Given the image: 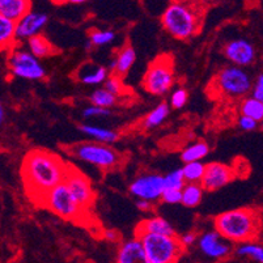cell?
<instances>
[{
	"instance_id": "f1b7e54d",
	"label": "cell",
	"mask_w": 263,
	"mask_h": 263,
	"mask_svg": "<svg viewBox=\"0 0 263 263\" xmlns=\"http://www.w3.org/2000/svg\"><path fill=\"white\" fill-rule=\"evenodd\" d=\"M182 171L185 174L186 182H202L205 172V164H203L202 161L185 162Z\"/></svg>"
},
{
	"instance_id": "6da1fadb",
	"label": "cell",
	"mask_w": 263,
	"mask_h": 263,
	"mask_svg": "<svg viewBox=\"0 0 263 263\" xmlns=\"http://www.w3.org/2000/svg\"><path fill=\"white\" fill-rule=\"evenodd\" d=\"M71 165L61 155L46 149H32L21 162V178L33 202L41 204L51 189L64 182Z\"/></svg>"
},
{
	"instance_id": "2e32d148",
	"label": "cell",
	"mask_w": 263,
	"mask_h": 263,
	"mask_svg": "<svg viewBox=\"0 0 263 263\" xmlns=\"http://www.w3.org/2000/svg\"><path fill=\"white\" fill-rule=\"evenodd\" d=\"M116 263H151L144 250L142 240L134 236V238L122 241L117 250Z\"/></svg>"
},
{
	"instance_id": "9c48e42d",
	"label": "cell",
	"mask_w": 263,
	"mask_h": 263,
	"mask_svg": "<svg viewBox=\"0 0 263 263\" xmlns=\"http://www.w3.org/2000/svg\"><path fill=\"white\" fill-rule=\"evenodd\" d=\"M7 67L13 78L24 79V80H42L46 76V70L40 59L28 49L24 50L17 46L8 51Z\"/></svg>"
},
{
	"instance_id": "52a82bcc",
	"label": "cell",
	"mask_w": 263,
	"mask_h": 263,
	"mask_svg": "<svg viewBox=\"0 0 263 263\" xmlns=\"http://www.w3.org/2000/svg\"><path fill=\"white\" fill-rule=\"evenodd\" d=\"M40 205H45L46 209L66 220H81L87 210L76 200L73 194L66 182L59 183L49 191L44 197Z\"/></svg>"
},
{
	"instance_id": "e575fe53",
	"label": "cell",
	"mask_w": 263,
	"mask_h": 263,
	"mask_svg": "<svg viewBox=\"0 0 263 263\" xmlns=\"http://www.w3.org/2000/svg\"><path fill=\"white\" fill-rule=\"evenodd\" d=\"M161 202L165 204H179L182 202V190L181 189H165L162 193Z\"/></svg>"
},
{
	"instance_id": "f35d334b",
	"label": "cell",
	"mask_w": 263,
	"mask_h": 263,
	"mask_svg": "<svg viewBox=\"0 0 263 263\" xmlns=\"http://www.w3.org/2000/svg\"><path fill=\"white\" fill-rule=\"evenodd\" d=\"M179 240H181V242H182V245L185 246V248H189V246H193L194 243L197 242L198 234L195 233V232H187V233L182 234V236L179 237Z\"/></svg>"
},
{
	"instance_id": "7402d4cb",
	"label": "cell",
	"mask_w": 263,
	"mask_h": 263,
	"mask_svg": "<svg viewBox=\"0 0 263 263\" xmlns=\"http://www.w3.org/2000/svg\"><path fill=\"white\" fill-rule=\"evenodd\" d=\"M26 46H28V50L38 59L49 58L57 52V49L52 46L51 42L42 33L26 41Z\"/></svg>"
},
{
	"instance_id": "d6a6232c",
	"label": "cell",
	"mask_w": 263,
	"mask_h": 263,
	"mask_svg": "<svg viewBox=\"0 0 263 263\" xmlns=\"http://www.w3.org/2000/svg\"><path fill=\"white\" fill-rule=\"evenodd\" d=\"M189 100V93L185 88H177L172 92L171 99H169V105L173 109H182Z\"/></svg>"
},
{
	"instance_id": "c3c4849f",
	"label": "cell",
	"mask_w": 263,
	"mask_h": 263,
	"mask_svg": "<svg viewBox=\"0 0 263 263\" xmlns=\"http://www.w3.org/2000/svg\"><path fill=\"white\" fill-rule=\"evenodd\" d=\"M260 101H262V102H263V99H262V100H260Z\"/></svg>"
},
{
	"instance_id": "bcb514c9",
	"label": "cell",
	"mask_w": 263,
	"mask_h": 263,
	"mask_svg": "<svg viewBox=\"0 0 263 263\" xmlns=\"http://www.w3.org/2000/svg\"><path fill=\"white\" fill-rule=\"evenodd\" d=\"M79 263H96L93 260H83V262H79Z\"/></svg>"
},
{
	"instance_id": "4316f807",
	"label": "cell",
	"mask_w": 263,
	"mask_h": 263,
	"mask_svg": "<svg viewBox=\"0 0 263 263\" xmlns=\"http://www.w3.org/2000/svg\"><path fill=\"white\" fill-rule=\"evenodd\" d=\"M210 154L209 143L198 140V142L189 144L187 147L183 148L181 152V159L183 162H193V161H202L207 155Z\"/></svg>"
},
{
	"instance_id": "b9f144b4",
	"label": "cell",
	"mask_w": 263,
	"mask_h": 263,
	"mask_svg": "<svg viewBox=\"0 0 263 263\" xmlns=\"http://www.w3.org/2000/svg\"><path fill=\"white\" fill-rule=\"evenodd\" d=\"M190 2H193V3L198 4V6L204 8L205 6H212V4L219 3V2H221V0H190Z\"/></svg>"
},
{
	"instance_id": "8d00e7d4",
	"label": "cell",
	"mask_w": 263,
	"mask_h": 263,
	"mask_svg": "<svg viewBox=\"0 0 263 263\" xmlns=\"http://www.w3.org/2000/svg\"><path fill=\"white\" fill-rule=\"evenodd\" d=\"M237 124H238V127H240L242 131L250 133V131L257 130L259 122L255 121V119H253V118H250V117H246V116H242V114H241L237 119Z\"/></svg>"
},
{
	"instance_id": "484cf974",
	"label": "cell",
	"mask_w": 263,
	"mask_h": 263,
	"mask_svg": "<svg viewBox=\"0 0 263 263\" xmlns=\"http://www.w3.org/2000/svg\"><path fill=\"white\" fill-rule=\"evenodd\" d=\"M238 111L242 116L250 117V118L260 122L263 119V102L255 99L254 96H246L241 100Z\"/></svg>"
},
{
	"instance_id": "603a6c76",
	"label": "cell",
	"mask_w": 263,
	"mask_h": 263,
	"mask_svg": "<svg viewBox=\"0 0 263 263\" xmlns=\"http://www.w3.org/2000/svg\"><path fill=\"white\" fill-rule=\"evenodd\" d=\"M16 40V21L0 16V45L2 50H11L17 46Z\"/></svg>"
},
{
	"instance_id": "9a60e30c",
	"label": "cell",
	"mask_w": 263,
	"mask_h": 263,
	"mask_svg": "<svg viewBox=\"0 0 263 263\" xmlns=\"http://www.w3.org/2000/svg\"><path fill=\"white\" fill-rule=\"evenodd\" d=\"M47 23H49L47 13L29 11L20 20L16 21V40L17 42H26L34 35L41 34Z\"/></svg>"
},
{
	"instance_id": "f6af8a7d",
	"label": "cell",
	"mask_w": 263,
	"mask_h": 263,
	"mask_svg": "<svg viewBox=\"0 0 263 263\" xmlns=\"http://www.w3.org/2000/svg\"><path fill=\"white\" fill-rule=\"evenodd\" d=\"M85 2H88V0H73V4H83Z\"/></svg>"
},
{
	"instance_id": "7a4b0ae2",
	"label": "cell",
	"mask_w": 263,
	"mask_h": 263,
	"mask_svg": "<svg viewBox=\"0 0 263 263\" xmlns=\"http://www.w3.org/2000/svg\"><path fill=\"white\" fill-rule=\"evenodd\" d=\"M203 21V7L190 0H173L161 15V25L166 33L178 41L197 35Z\"/></svg>"
},
{
	"instance_id": "60d3db41",
	"label": "cell",
	"mask_w": 263,
	"mask_h": 263,
	"mask_svg": "<svg viewBox=\"0 0 263 263\" xmlns=\"http://www.w3.org/2000/svg\"><path fill=\"white\" fill-rule=\"evenodd\" d=\"M104 238L110 241V242H116L119 238V234L116 231H113V229H107V231L104 232Z\"/></svg>"
},
{
	"instance_id": "1f68e13d",
	"label": "cell",
	"mask_w": 263,
	"mask_h": 263,
	"mask_svg": "<svg viewBox=\"0 0 263 263\" xmlns=\"http://www.w3.org/2000/svg\"><path fill=\"white\" fill-rule=\"evenodd\" d=\"M164 182H165V189H181L182 190L183 186L186 185V178L185 174H183L182 168L173 169L169 173H166L164 176Z\"/></svg>"
},
{
	"instance_id": "7c38bea8",
	"label": "cell",
	"mask_w": 263,
	"mask_h": 263,
	"mask_svg": "<svg viewBox=\"0 0 263 263\" xmlns=\"http://www.w3.org/2000/svg\"><path fill=\"white\" fill-rule=\"evenodd\" d=\"M237 177V173L231 165L223 162L212 161L205 165L204 176L202 179V186L207 191H216L232 182Z\"/></svg>"
},
{
	"instance_id": "4dcf8cb0",
	"label": "cell",
	"mask_w": 263,
	"mask_h": 263,
	"mask_svg": "<svg viewBox=\"0 0 263 263\" xmlns=\"http://www.w3.org/2000/svg\"><path fill=\"white\" fill-rule=\"evenodd\" d=\"M88 40L93 46H105L116 40V32L109 29H93L89 32Z\"/></svg>"
},
{
	"instance_id": "8fae6325",
	"label": "cell",
	"mask_w": 263,
	"mask_h": 263,
	"mask_svg": "<svg viewBox=\"0 0 263 263\" xmlns=\"http://www.w3.org/2000/svg\"><path fill=\"white\" fill-rule=\"evenodd\" d=\"M223 54L229 63L243 68L252 66L257 58L255 46L245 38H234L226 42L223 46Z\"/></svg>"
},
{
	"instance_id": "8992f818",
	"label": "cell",
	"mask_w": 263,
	"mask_h": 263,
	"mask_svg": "<svg viewBox=\"0 0 263 263\" xmlns=\"http://www.w3.org/2000/svg\"><path fill=\"white\" fill-rule=\"evenodd\" d=\"M68 154L101 171H110L121 162V155L110 144L100 142H81L68 147Z\"/></svg>"
},
{
	"instance_id": "5bb4252c",
	"label": "cell",
	"mask_w": 263,
	"mask_h": 263,
	"mask_svg": "<svg viewBox=\"0 0 263 263\" xmlns=\"http://www.w3.org/2000/svg\"><path fill=\"white\" fill-rule=\"evenodd\" d=\"M198 248L207 258L223 259L231 253V243L216 229L203 232L198 237Z\"/></svg>"
},
{
	"instance_id": "ffe728a7",
	"label": "cell",
	"mask_w": 263,
	"mask_h": 263,
	"mask_svg": "<svg viewBox=\"0 0 263 263\" xmlns=\"http://www.w3.org/2000/svg\"><path fill=\"white\" fill-rule=\"evenodd\" d=\"M79 130L84 135H87L88 138L95 140V142L105 143V144H113V143H116L119 139V135L116 130L97 126V124H80Z\"/></svg>"
},
{
	"instance_id": "d4e9b609",
	"label": "cell",
	"mask_w": 263,
	"mask_h": 263,
	"mask_svg": "<svg viewBox=\"0 0 263 263\" xmlns=\"http://www.w3.org/2000/svg\"><path fill=\"white\" fill-rule=\"evenodd\" d=\"M204 193V187L200 182H187L182 189V202L181 204L187 207V209H194L200 204Z\"/></svg>"
},
{
	"instance_id": "7bdbcfd3",
	"label": "cell",
	"mask_w": 263,
	"mask_h": 263,
	"mask_svg": "<svg viewBox=\"0 0 263 263\" xmlns=\"http://www.w3.org/2000/svg\"><path fill=\"white\" fill-rule=\"evenodd\" d=\"M55 6H64L67 3H73V0H50Z\"/></svg>"
},
{
	"instance_id": "d590c367",
	"label": "cell",
	"mask_w": 263,
	"mask_h": 263,
	"mask_svg": "<svg viewBox=\"0 0 263 263\" xmlns=\"http://www.w3.org/2000/svg\"><path fill=\"white\" fill-rule=\"evenodd\" d=\"M104 88H106L107 90L113 92L114 95H117V96L122 95L124 87H123V83H122L121 76L116 75V73H113V75H109V78H107L106 81L104 83Z\"/></svg>"
},
{
	"instance_id": "d6986e66",
	"label": "cell",
	"mask_w": 263,
	"mask_h": 263,
	"mask_svg": "<svg viewBox=\"0 0 263 263\" xmlns=\"http://www.w3.org/2000/svg\"><path fill=\"white\" fill-rule=\"evenodd\" d=\"M136 61V52L133 46L126 45L122 47L118 52L116 54V58L110 62L109 70L116 75L123 78L128 71L131 70V67L134 66Z\"/></svg>"
},
{
	"instance_id": "277c9868",
	"label": "cell",
	"mask_w": 263,
	"mask_h": 263,
	"mask_svg": "<svg viewBox=\"0 0 263 263\" xmlns=\"http://www.w3.org/2000/svg\"><path fill=\"white\" fill-rule=\"evenodd\" d=\"M136 237L142 240L151 263H177L185 253L186 248L177 236L143 233Z\"/></svg>"
},
{
	"instance_id": "836d02e7",
	"label": "cell",
	"mask_w": 263,
	"mask_h": 263,
	"mask_svg": "<svg viewBox=\"0 0 263 263\" xmlns=\"http://www.w3.org/2000/svg\"><path fill=\"white\" fill-rule=\"evenodd\" d=\"M111 114V110L106 109V107L101 106H96V105L90 104L89 106L84 107L83 110V117L85 119L90 118H105V117H109Z\"/></svg>"
},
{
	"instance_id": "7dc6e473",
	"label": "cell",
	"mask_w": 263,
	"mask_h": 263,
	"mask_svg": "<svg viewBox=\"0 0 263 263\" xmlns=\"http://www.w3.org/2000/svg\"><path fill=\"white\" fill-rule=\"evenodd\" d=\"M259 127H260V130L263 131V119H262V121L259 122Z\"/></svg>"
},
{
	"instance_id": "4fadbf2b",
	"label": "cell",
	"mask_w": 263,
	"mask_h": 263,
	"mask_svg": "<svg viewBox=\"0 0 263 263\" xmlns=\"http://www.w3.org/2000/svg\"><path fill=\"white\" fill-rule=\"evenodd\" d=\"M64 182L70 187L71 193L73 194L76 200L85 210L89 209L90 204L93 203V199H95V190H93L92 182L89 181V178L71 165L70 172L67 174V178Z\"/></svg>"
},
{
	"instance_id": "3957f363",
	"label": "cell",
	"mask_w": 263,
	"mask_h": 263,
	"mask_svg": "<svg viewBox=\"0 0 263 263\" xmlns=\"http://www.w3.org/2000/svg\"><path fill=\"white\" fill-rule=\"evenodd\" d=\"M259 227V215L252 209L229 210L214 219V228L229 242L243 243L254 240Z\"/></svg>"
},
{
	"instance_id": "ac0fdd59",
	"label": "cell",
	"mask_w": 263,
	"mask_h": 263,
	"mask_svg": "<svg viewBox=\"0 0 263 263\" xmlns=\"http://www.w3.org/2000/svg\"><path fill=\"white\" fill-rule=\"evenodd\" d=\"M143 233H156V234H166V236H177L173 226L169 223L168 220L161 216H152L148 219L142 220L135 231L134 236H139Z\"/></svg>"
},
{
	"instance_id": "83f0119b",
	"label": "cell",
	"mask_w": 263,
	"mask_h": 263,
	"mask_svg": "<svg viewBox=\"0 0 263 263\" xmlns=\"http://www.w3.org/2000/svg\"><path fill=\"white\" fill-rule=\"evenodd\" d=\"M118 97L119 96L114 95L106 88H100V89H96L95 92H92V95L89 96V101L90 104L96 105V106L110 109V107L116 106L117 102H118Z\"/></svg>"
},
{
	"instance_id": "ab89813d",
	"label": "cell",
	"mask_w": 263,
	"mask_h": 263,
	"mask_svg": "<svg viewBox=\"0 0 263 263\" xmlns=\"http://www.w3.org/2000/svg\"><path fill=\"white\" fill-rule=\"evenodd\" d=\"M136 207L143 212H149L152 211V209H154V203L149 202V200L138 199V202H136Z\"/></svg>"
},
{
	"instance_id": "e0dca14e",
	"label": "cell",
	"mask_w": 263,
	"mask_h": 263,
	"mask_svg": "<svg viewBox=\"0 0 263 263\" xmlns=\"http://www.w3.org/2000/svg\"><path fill=\"white\" fill-rule=\"evenodd\" d=\"M107 78H109V70L106 67L92 63V62L81 64L76 71V79L85 85L104 84Z\"/></svg>"
},
{
	"instance_id": "30bf717a",
	"label": "cell",
	"mask_w": 263,
	"mask_h": 263,
	"mask_svg": "<svg viewBox=\"0 0 263 263\" xmlns=\"http://www.w3.org/2000/svg\"><path fill=\"white\" fill-rule=\"evenodd\" d=\"M164 190V176L157 173H147L138 176L128 186V191L134 198L149 200L152 203L161 200Z\"/></svg>"
},
{
	"instance_id": "5b68a950",
	"label": "cell",
	"mask_w": 263,
	"mask_h": 263,
	"mask_svg": "<svg viewBox=\"0 0 263 263\" xmlns=\"http://www.w3.org/2000/svg\"><path fill=\"white\" fill-rule=\"evenodd\" d=\"M214 81L220 95L234 100H242L249 93H252L254 84L252 75L243 67L234 64L221 67Z\"/></svg>"
},
{
	"instance_id": "74e56055",
	"label": "cell",
	"mask_w": 263,
	"mask_h": 263,
	"mask_svg": "<svg viewBox=\"0 0 263 263\" xmlns=\"http://www.w3.org/2000/svg\"><path fill=\"white\" fill-rule=\"evenodd\" d=\"M252 96H254L255 99L258 100L263 99V73H259V75L255 78L254 84H253Z\"/></svg>"
},
{
	"instance_id": "cb8c5ba5",
	"label": "cell",
	"mask_w": 263,
	"mask_h": 263,
	"mask_svg": "<svg viewBox=\"0 0 263 263\" xmlns=\"http://www.w3.org/2000/svg\"><path fill=\"white\" fill-rule=\"evenodd\" d=\"M169 113H171V105L168 102H160L143 119V127L145 130H152V128L159 127L166 121Z\"/></svg>"
},
{
	"instance_id": "f546056e",
	"label": "cell",
	"mask_w": 263,
	"mask_h": 263,
	"mask_svg": "<svg viewBox=\"0 0 263 263\" xmlns=\"http://www.w3.org/2000/svg\"><path fill=\"white\" fill-rule=\"evenodd\" d=\"M236 253L241 257L252 258L255 262L263 263V246L259 243H254L252 241L243 242L236 249Z\"/></svg>"
},
{
	"instance_id": "44dd1931",
	"label": "cell",
	"mask_w": 263,
	"mask_h": 263,
	"mask_svg": "<svg viewBox=\"0 0 263 263\" xmlns=\"http://www.w3.org/2000/svg\"><path fill=\"white\" fill-rule=\"evenodd\" d=\"M32 2L30 0H0V16L20 20L24 15L32 11Z\"/></svg>"
},
{
	"instance_id": "ee69618b",
	"label": "cell",
	"mask_w": 263,
	"mask_h": 263,
	"mask_svg": "<svg viewBox=\"0 0 263 263\" xmlns=\"http://www.w3.org/2000/svg\"><path fill=\"white\" fill-rule=\"evenodd\" d=\"M4 122H6V109H4V106L2 105V106H0V123L3 124Z\"/></svg>"
},
{
	"instance_id": "ba28073f",
	"label": "cell",
	"mask_w": 263,
	"mask_h": 263,
	"mask_svg": "<svg viewBox=\"0 0 263 263\" xmlns=\"http://www.w3.org/2000/svg\"><path fill=\"white\" fill-rule=\"evenodd\" d=\"M174 84L173 61L168 55L155 59L143 78V88L154 96H165Z\"/></svg>"
}]
</instances>
